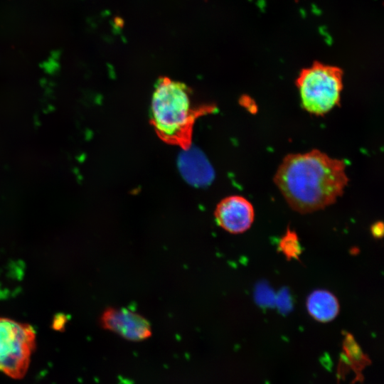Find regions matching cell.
Returning a JSON list of instances; mask_svg holds the SVG:
<instances>
[{
    "label": "cell",
    "mask_w": 384,
    "mask_h": 384,
    "mask_svg": "<svg viewBox=\"0 0 384 384\" xmlns=\"http://www.w3.org/2000/svg\"><path fill=\"white\" fill-rule=\"evenodd\" d=\"M274 181L293 210L309 213L334 203L343 194L348 178L343 160L313 149L287 155Z\"/></svg>",
    "instance_id": "1"
},
{
    "label": "cell",
    "mask_w": 384,
    "mask_h": 384,
    "mask_svg": "<svg viewBox=\"0 0 384 384\" xmlns=\"http://www.w3.org/2000/svg\"><path fill=\"white\" fill-rule=\"evenodd\" d=\"M191 94L185 84L162 78L156 85L151 104L150 122L157 136L184 151L191 148L196 119L216 109L212 104L195 105Z\"/></svg>",
    "instance_id": "2"
},
{
    "label": "cell",
    "mask_w": 384,
    "mask_h": 384,
    "mask_svg": "<svg viewBox=\"0 0 384 384\" xmlns=\"http://www.w3.org/2000/svg\"><path fill=\"white\" fill-rule=\"evenodd\" d=\"M342 71L336 67L315 63L304 69L296 81L303 108L324 115L338 105L343 89Z\"/></svg>",
    "instance_id": "3"
},
{
    "label": "cell",
    "mask_w": 384,
    "mask_h": 384,
    "mask_svg": "<svg viewBox=\"0 0 384 384\" xmlns=\"http://www.w3.org/2000/svg\"><path fill=\"white\" fill-rule=\"evenodd\" d=\"M36 348L33 328L8 318H0V371L14 379L26 375Z\"/></svg>",
    "instance_id": "4"
},
{
    "label": "cell",
    "mask_w": 384,
    "mask_h": 384,
    "mask_svg": "<svg viewBox=\"0 0 384 384\" xmlns=\"http://www.w3.org/2000/svg\"><path fill=\"white\" fill-rule=\"evenodd\" d=\"M100 324L105 329L132 341H143L151 335L149 322L139 314L127 308L105 309L101 315Z\"/></svg>",
    "instance_id": "5"
},
{
    "label": "cell",
    "mask_w": 384,
    "mask_h": 384,
    "mask_svg": "<svg viewBox=\"0 0 384 384\" xmlns=\"http://www.w3.org/2000/svg\"><path fill=\"white\" fill-rule=\"evenodd\" d=\"M215 218L218 225L228 233L239 234L247 231L255 218L252 203L241 196H230L217 205Z\"/></svg>",
    "instance_id": "6"
},
{
    "label": "cell",
    "mask_w": 384,
    "mask_h": 384,
    "mask_svg": "<svg viewBox=\"0 0 384 384\" xmlns=\"http://www.w3.org/2000/svg\"><path fill=\"white\" fill-rule=\"evenodd\" d=\"M306 306L311 317L321 323L333 321L340 311L336 297L325 289L313 291L306 299Z\"/></svg>",
    "instance_id": "7"
},
{
    "label": "cell",
    "mask_w": 384,
    "mask_h": 384,
    "mask_svg": "<svg viewBox=\"0 0 384 384\" xmlns=\"http://www.w3.org/2000/svg\"><path fill=\"white\" fill-rule=\"evenodd\" d=\"M180 164L186 178L192 183L203 184L212 178L213 171L209 164L199 154L184 155Z\"/></svg>",
    "instance_id": "8"
},
{
    "label": "cell",
    "mask_w": 384,
    "mask_h": 384,
    "mask_svg": "<svg viewBox=\"0 0 384 384\" xmlns=\"http://www.w3.org/2000/svg\"><path fill=\"white\" fill-rule=\"evenodd\" d=\"M279 247L284 255L290 258H298L301 253L299 239L295 233L288 230L279 242Z\"/></svg>",
    "instance_id": "9"
},
{
    "label": "cell",
    "mask_w": 384,
    "mask_h": 384,
    "mask_svg": "<svg viewBox=\"0 0 384 384\" xmlns=\"http://www.w3.org/2000/svg\"><path fill=\"white\" fill-rule=\"evenodd\" d=\"M380 224V223H377L374 224L373 225V227H372V233L373 234V235H375L376 237H379L380 234L382 235L383 225H381L380 227H379Z\"/></svg>",
    "instance_id": "10"
}]
</instances>
